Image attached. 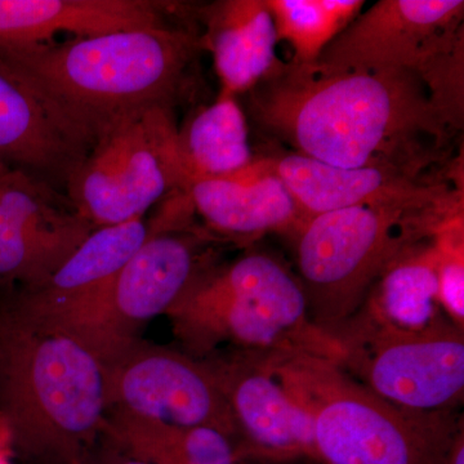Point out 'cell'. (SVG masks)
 <instances>
[{"label": "cell", "instance_id": "cell-18", "mask_svg": "<svg viewBox=\"0 0 464 464\" xmlns=\"http://www.w3.org/2000/svg\"><path fill=\"white\" fill-rule=\"evenodd\" d=\"M149 234V218L96 228L47 279L17 288L5 302L33 316H48L78 306L111 280Z\"/></svg>", "mask_w": 464, "mask_h": 464}, {"label": "cell", "instance_id": "cell-26", "mask_svg": "<svg viewBox=\"0 0 464 464\" xmlns=\"http://www.w3.org/2000/svg\"><path fill=\"white\" fill-rule=\"evenodd\" d=\"M439 464H464V430H458Z\"/></svg>", "mask_w": 464, "mask_h": 464}, {"label": "cell", "instance_id": "cell-27", "mask_svg": "<svg viewBox=\"0 0 464 464\" xmlns=\"http://www.w3.org/2000/svg\"><path fill=\"white\" fill-rule=\"evenodd\" d=\"M5 166H3V164H0V169H2V168H5Z\"/></svg>", "mask_w": 464, "mask_h": 464}, {"label": "cell", "instance_id": "cell-9", "mask_svg": "<svg viewBox=\"0 0 464 464\" xmlns=\"http://www.w3.org/2000/svg\"><path fill=\"white\" fill-rule=\"evenodd\" d=\"M173 109L154 106L110 125L67 179L65 195L93 228L145 218L186 179Z\"/></svg>", "mask_w": 464, "mask_h": 464}, {"label": "cell", "instance_id": "cell-4", "mask_svg": "<svg viewBox=\"0 0 464 464\" xmlns=\"http://www.w3.org/2000/svg\"><path fill=\"white\" fill-rule=\"evenodd\" d=\"M166 316L182 351L200 360L222 346L264 357L343 360L341 341L311 317L298 276L267 253L213 266Z\"/></svg>", "mask_w": 464, "mask_h": 464}, {"label": "cell", "instance_id": "cell-1", "mask_svg": "<svg viewBox=\"0 0 464 464\" xmlns=\"http://www.w3.org/2000/svg\"><path fill=\"white\" fill-rule=\"evenodd\" d=\"M246 94L262 130L333 167H391L427 179L458 130L411 72H323L282 61Z\"/></svg>", "mask_w": 464, "mask_h": 464}, {"label": "cell", "instance_id": "cell-10", "mask_svg": "<svg viewBox=\"0 0 464 464\" xmlns=\"http://www.w3.org/2000/svg\"><path fill=\"white\" fill-rule=\"evenodd\" d=\"M341 366L381 399L417 413H453L463 401V328L450 320L418 333L344 324Z\"/></svg>", "mask_w": 464, "mask_h": 464}, {"label": "cell", "instance_id": "cell-17", "mask_svg": "<svg viewBox=\"0 0 464 464\" xmlns=\"http://www.w3.org/2000/svg\"><path fill=\"white\" fill-rule=\"evenodd\" d=\"M87 152L0 63V164L32 174L61 192Z\"/></svg>", "mask_w": 464, "mask_h": 464}, {"label": "cell", "instance_id": "cell-22", "mask_svg": "<svg viewBox=\"0 0 464 464\" xmlns=\"http://www.w3.org/2000/svg\"><path fill=\"white\" fill-rule=\"evenodd\" d=\"M103 435L149 464H241L234 442L207 427H181L110 409Z\"/></svg>", "mask_w": 464, "mask_h": 464}, {"label": "cell", "instance_id": "cell-15", "mask_svg": "<svg viewBox=\"0 0 464 464\" xmlns=\"http://www.w3.org/2000/svg\"><path fill=\"white\" fill-rule=\"evenodd\" d=\"M188 5L157 0H0V48L54 42L188 20Z\"/></svg>", "mask_w": 464, "mask_h": 464}, {"label": "cell", "instance_id": "cell-13", "mask_svg": "<svg viewBox=\"0 0 464 464\" xmlns=\"http://www.w3.org/2000/svg\"><path fill=\"white\" fill-rule=\"evenodd\" d=\"M93 230L63 192L24 170L0 169V285L43 282Z\"/></svg>", "mask_w": 464, "mask_h": 464}, {"label": "cell", "instance_id": "cell-14", "mask_svg": "<svg viewBox=\"0 0 464 464\" xmlns=\"http://www.w3.org/2000/svg\"><path fill=\"white\" fill-rule=\"evenodd\" d=\"M253 173L279 177L308 219L355 207H400L414 210L463 207V192L447 182L420 179L391 167L338 168L285 154L259 159Z\"/></svg>", "mask_w": 464, "mask_h": 464}, {"label": "cell", "instance_id": "cell-25", "mask_svg": "<svg viewBox=\"0 0 464 464\" xmlns=\"http://www.w3.org/2000/svg\"><path fill=\"white\" fill-rule=\"evenodd\" d=\"M85 464H149L130 456L111 439L106 435H101L94 447L91 449Z\"/></svg>", "mask_w": 464, "mask_h": 464}, {"label": "cell", "instance_id": "cell-11", "mask_svg": "<svg viewBox=\"0 0 464 464\" xmlns=\"http://www.w3.org/2000/svg\"><path fill=\"white\" fill-rule=\"evenodd\" d=\"M106 404L181 427H207L234 442L230 406L206 360L142 338L103 364Z\"/></svg>", "mask_w": 464, "mask_h": 464}, {"label": "cell", "instance_id": "cell-21", "mask_svg": "<svg viewBox=\"0 0 464 464\" xmlns=\"http://www.w3.org/2000/svg\"><path fill=\"white\" fill-rule=\"evenodd\" d=\"M177 142L188 182L232 179L256 160L246 112L237 97L224 92H219L215 102L192 112L179 128Z\"/></svg>", "mask_w": 464, "mask_h": 464}, {"label": "cell", "instance_id": "cell-7", "mask_svg": "<svg viewBox=\"0 0 464 464\" xmlns=\"http://www.w3.org/2000/svg\"><path fill=\"white\" fill-rule=\"evenodd\" d=\"M462 213L355 207L313 217L298 235V279L316 325L335 335L391 262Z\"/></svg>", "mask_w": 464, "mask_h": 464}, {"label": "cell", "instance_id": "cell-16", "mask_svg": "<svg viewBox=\"0 0 464 464\" xmlns=\"http://www.w3.org/2000/svg\"><path fill=\"white\" fill-rule=\"evenodd\" d=\"M186 195L204 227L219 240H253L267 232L299 235L310 219L279 177L244 170L232 179H198Z\"/></svg>", "mask_w": 464, "mask_h": 464}, {"label": "cell", "instance_id": "cell-5", "mask_svg": "<svg viewBox=\"0 0 464 464\" xmlns=\"http://www.w3.org/2000/svg\"><path fill=\"white\" fill-rule=\"evenodd\" d=\"M275 371L310 415L322 464H439L463 426L453 413H417L381 399L337 362L275 357Z\"/></svg>", "mask_w": 464, "mask_h": 464}, {"label": "cell", "instance_id": "cell-23", "mask_svg": "<svg viewBox=\"0 0 464 464\" xmlns=\"http://www.w3.org/2000/svg\"><path fill=\"white\" fill-rule=\"evenodd\" d=\"M276 26L277 41L293 50L290 63L313 66L333 39L364 8L362 0H266Z\"/></svg>", "mask_w": 464, "mask_h": 464}, {"label": "cell", "instance_id": "cell-20", "mask_svg": "<svg viewBox=\"0 0 464 464\" xmlns=\"http://www.w3.org/2000/svg\"><path fill=\"white\" fill-rule=\"evenodd\" d=\"M436 266L438 250L433 237L404 250L375 280L362 306L347 323L418 333L448 322L450 319L440 304Z\"/></svg>", "mask_w": 464, "mask_h": 464}, {"label": "cell", "instance_id": "cell-2", "mask_svg": "<svg viewBox=\"0 0 464 464\" xmlns=\"http://www.w3.org/2000/svg\"><path fill=\"white\" fill-rule=\"evenodd\" d=\"M204 50L188 20L26 47L0 48L7 67L41 100L63 132L90 151L119 119L174 109Z\"/></svg>", "mask_w": 464, "mask_h": 464}, {"label": "cell", "instance_id": "cell-24", "mask_svg": "<svg viewBox=\"0 0 464 464\" xmlns=\"http://www.w3.org/2000/svg\"><path fill=\"white\" fill-rule=\"evenodd\" d=\"M438 250L439 299L445 315L459 328L464 325L463 215L449 219L433 237Z\"/></svg>", "mask_w": 464, "mask_h": 464}, {"label": "cell", "instance_id": "cell-19", "mask_svg": "<svg viewBox=\"0 0 464 464\" xmlns=\"http://www.w3.org/2000/svg\"><path fill=\"white\" fill-rule=\"evenodd\" d=\"M197 14L224 93H248L279 67L276 26L266 0H219L198 7Z\"/></svg>", "mask_w": 464, "mask_h": 464}, {"label": "cell", "instance_id": "cell-3", "mask_svg": "<svg viewBox=\"0 0 464 464\" xmlns=\"http://www.w3.org/2000/svg\"><path fill=\"white\" fill-rule=\"evenodd\" d=\"M106 413L99 357L3 302L0 423L23 463L85 464Z\"/></svg>", "mask_w": 464, "mask_h": 464}, {"label": "cell", "instance_id": "cell-6", "mask_svg": "<svg viewBox=\"0 0 464 464\" xmlns=\"http://www.w3.org/2000/svg\"><path fill=\"white\" fill-rule=\"evenodd\" d=\"M194 210L169 207L149 218L150 234L127 264L83 304L48 316L24 315L81 342L103 364L167 315L192 283L216 264L218 237L194 224Z\"/></svg>", "mask_w": 464, "mask_h": 464}, {"label": "cell", "instance_id": "cell-8", "mask_svg": "<svg viewBox=\"0 0 464 464\" xmlns=\"http://www.w3.org/2000/svg\"><path fill=\"white\" fill-rule=\"evenodd\" d=\"M462 0H381L333 39L323 72H411L449 115L463 112Z\"/></svg>", "mask_w": 464, "mask_h": 464}, {"label": "cell", "instance_id": "cell-12", "mask_svg": "<svg viewBox=\"0 0 464 464\" xmlns=\"http://www.w3.org/2000/svg\"><path fill=\"white\" fill-rule=\"evenodd\" d=\"M203 360L230 406L237 429L235 450L241 462L299 458L317 462L313 420L293 399L271 357L226 351Z\"/></svg>", "mask_w": 464, "mask_h": 464}]
</instances>
